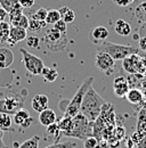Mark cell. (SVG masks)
<instances>
[{
  "label": "cell",
  "instance_id": "32",
  "mask_svg": "<svg viewBox=\"0 0 146 148\" xmlns=\"http://www.w3.org/2000/svg\"><path fill=\"white\" fill-rule=\"evenodd\" d=\"M98 145V140L95 136H91L89 138H87L86 140H83V147L85 148H96Z\"/></svg>",
  "mask_w": 146,
  "mask_h": 148
},
{
  "label": "cell",
  "instance_id": "24",
  "mask_svg": "<svg viewBox=\"0 0 146 148\" xmlns=\"http://www.w3.org/2000/svg\"><path fill=\"white\" fill-rule=\"evenodd\" d=\"M47 23L46 22H40L33 18H29V30L31 32H39L41 31V29L46 27Z\"/></svg>",
  "mask_w": 146,
  "mask_h": 148
},
{
  "label": "cell",
  "instance_id": "11",
  "mask_svg": "<svg viewBox=\"0 0 146 148\" xmlns=\"http://www.w3.org/2000/svg\"><path fill=\"white\" fill-rule=\"evenodd\" d=\"M13 122L16 124V125H19L22 128H28L31 125L32 123V117L30 115V113L24 110V108H21L18 110L15 114H14V117H13Z\"/></svg>",
  "mask_w": 146,
  "mask_h": 148
},
{
  "label": "cell",
  "instance_id": "40",
  "mask_svg": "<svg viewBox=\"0 0 146 148\" xmlns=\"http://www.w3.org/2000/svg\"><path fill=\"white\" fill-rule=\"evenodd\" d=\"M3 131L0 129V148H8L6 146V144L3 143Z\"/></svg>",
  "mask_w": 146,
  "mask_h": 148
},
{
  "label": "cell",
  "instance_id": "37",
  "mask_svg": "<svg viewBox=\"0 0 146 148\" xmlns=\"http://www.w3.org/2000/svg\"><path fill=\"white\" fill-rule=\"evenodd\" d=\"M113 2L118 6H121V7H127L128 5L131 3L130 0H113Z\"/></svg>",
  "mask_w": 146,
  "mask_h": 148
},
{
  "label": "cell",
  "instance_id": "5",
  "mask_svg": "<svg viewBox=\"0 0 146 148\" xmlns=\"http://www.w3.org/2000/svg\"><path fill=\"white\" fill-rule=\"evenodd\" d=\"M45 45L50 51H63L67 45L66 33H61L55 27L48 29L45 33Z\"/></svg>",
  "mask_w": 146,
  "mask_h": 148
},
{
  "label": "cell",
  "instance_id": "35",
  "mask_svg": "<svg viewBox=\"0 0 146 148\" xmlns=\"http://www.w3.org/2000/svg\"><path fill=\"white\" fill-rule=\"evenodd\" d=\"M54 27L57 30V31H59L61 33H66V30H67V24L63 21V19H59L58 22H56L54 24Z\"/></svg>",
  "mask_w": 146,
  "mask_h": 148
},
{
  "label": "cell",
  "instance_id": "18",
  "mask_svg": "<svg viewBox=\"0 0 146 148\" xmlns=\"http://www.w3.org/2000/svg\"><path fill=\"white\" fill-rule=\"evenodd\" d=\"M13 119L10 114L7 113H0V129L2 131H9L12 130Z\"/></svg>",
  "mask_w": 146,
  "mask_h": 148
},
{
  "label": "cell",
  "instance_id": "23",
  "mask_svg": "<svg viewBox=\"0 0 146 148\" xmlns=\"http://www.w3.org/2000/svg\"><path fill=\"white\" fill-rule=\"evenodd\" d=\"M39 143H40V137L33 136L30 139H28L24 143H22L18 146V148H39Z\"/></svg>",
  "mask_w": 146,
  "mask_h": 148
},
{
  "label": "cell",
  "instance_id": "21",
  "mask_svg": "<svg viewBox=\"0 0 146 148\" xmlns=\"http://www.w3.org/2000/svg\"><path fill=\"white\" fill-rule=\"evenodd\" d=\"M0 7H2L9 14L15 8L21 7V5H19L18 0H0Z\"/></svg>",
  "mask_w": 146,
  "mask_h": 148
},
{
  "label": "cell",
  "instance_id": "20",
  "mask_svg": "<svg viewBox=\"0 0 146 148\" xmlns=\"http://www.w3.org/2000/svg\"><path fill=\"white\" fill-rule=\"evenodd\" d=\"M10 23L8 22H0V41L7 42L9 39V32H10Z\"/></svg>",
  "mask_w": 146,
  "mask_h": 148
},
{
  "label": "cell",
  "instance_id": "26",
  "mask_svg": "<svg viewBox=\"0 0 146 148\" xmlns=\"http://www.w3.org/2000/svg\"><path fill=\"white\" fill-rule=\"evenodd\" d=\"M71 123H72V117H69V116H63V119L57 122V125H58V129L62 133L66 132L67 130L70 129L71 127Z\"/></svg>",
  "mask_w": 146,
  "mask_h": 148
},
{
  "label": "cell",
  "instance_id": "34",
  "mask_svg": "<svg viewBox=\"0 0 146 148\" xmlns=\"http://www.w3.org/2000/svg\"><path fill=\"white\" fill-rule=\"evenodd\" d=\"M47 133L49 134V136H54L56 137L57 139L59 138V133H62L59 129H58V125H57V122L54 123V124H52V125H49V127H47Z\"/></svg>",
  "mask_w": 146,
  "mask_h": 148
},
{
  "label": "cell",
  "instance_id": "36",
  "mask_svg": "<svg viewBox=\"0 0 146 148\" xmlns=\"http://www.w3.org/2000/svg\"><path fill=\"white\" fill-rule=\"evenodd\" d=\"M18 2L23 8H31L32 6H34L36 0H18Z\"/></svg>",
  "mask_w": 146,
  "mask_h": 148
},
{
  "label": "cell",
  "instance_id": "30",
  "mask_svg": "<svg viewBox=\"0 0 146 148\" xmlns=\"http://www.w3.org/2000/svg\"><path fill=\"white\" fill-rule=\"evenodd\" d=\"M26 45L31 49H38L40 47V39L36 36H29L26 38Z\"/></svg>",
  "mask_w": 146,
  "mask_h": 148
},
{
  "label": "cell",
  "instance_id": "33",
  "mask_svg": "<svg viewBox=\"0 0 146 148\" xmlns=\"http://www.w3.org/2000/svg\"><path fill=\"white\" fill-rule=\"evenodd\" d=\"M61 19H63L66 24L72 23L73 21L75 19V14H74V12H73V10L69 9V10H67V12H65L63 15H61Z\"/></svg>",
  "mask_w": 146,
  "mask_h": 148
},
{
  "label": "cell",
  "instance_id": "8",
  "mask_svg": "<svg viewBox=\"0 0 146 148\" xmlns=\"http://www.w3.org/2000/svg\"><path fill=\"white\" fill-rule=\"evenodd\" d=\"M95 65L96 67L101 71L106 74H110L115 66V60L107 54L104 51H97V54L95 56Z\"/></svg>",
  "mask_w": 146,
  "mask_h": 148
},
{
  "label": "cell",
  "instance_id": "19",
  "mask_svg": "<svg viewBox=\"0 0 146 148\" xmlns=\"http://www.w3.org/2000/svg\"><path fill=\"white\" fill-rule=\"evenodd\" d=\"M41 75L43 76L45 81H47V82H54L55 80L58 77V72H57V70L55 67L45 66V69L42 70Z\"/></svg>",
  "mask_w": 146,
  "mask_h": 148
},
{
  "label": "cell",
  "instance_id": "15",
  "mask_svg": "<svg viewBox=\"0 0 146 148\" xmlns=\"http://www.w3.org/2000/svg\"><path fill=\"white\" fill-rule=\"evenodd\" d=\"M56 120H57L56 113L50 108H47L41 113H39V122H40L41 125H43L46 128L56 123Z\"/></svg>",
  "mask_w": 146,
  "mask_h": 148
},
{
  "label": "cell",
  "instance_id": "31",
  "mask_svg": "<svg viewBox=\"0 0 146 148\" xmlns=\"http://www.w3.org/2000/svg\"><path fill=\"white\" fill-rule=\"evenodd\" d=\"M137 131L146 132V116H144V111L139 114L138 122H137Z\"/></svg>",
  "mask_w": 146,
  "mask_h": 148
},
{
  "label": "cell",
  "instance_id": "13",
  "mask_svg": "<svg viewBox=\"0 0 146 148\" xmlns=\"http://www.w3.org/2000/svg\"><path fill=\"white\" fill-rule=\"evenodd\" d=\"M48 104H49V99L43 93H38L31 100V106H32L33 111L38 112V113H41L42 111L47 110Z\"/></svg>",
  "mask_w": 146,
  "mask_h": 148
},
{
  "label": "cell",
  "instance_id": "3",
  "mask_svg": "<svg viewBox=\"0 0 146 148\" xmlns=\"http://www.w3.org/2000/svg\"><path fill=\"white\" fill-rule=\"evenodd\" d=\"M99 51L107 53L114 60H123L130 55L139 54V49L134 47V46H126V45H119L114 42H109L104 41L99 48Z\"/></svg>",
  "mask_w": 146,
  "mask_h": 148
},
{
  "label": "cell",
  "instance_id": "7",
  "mask_svg": "<svg viewBox=\"0 0 146 148\" xmlns=\"http://www.w3.org/2000/svg\"><path fill=\"white\" fill-rule=\"evenodd\" d=\"M24 107V101L19 96H7L0 98V113L14 115L18 110Z\"/></svg>",
  "mask_w": 146,
  "mask_h": 148
},
{
  "label": "cell",
  "instance_id": "16",
  "mask_svg": "<svg viewBox=\"0 0 146 148\" xmlns=\"http://www.w3.org/2000/svg\"><path fill=\"white\" fill-rule=\"evenodd\" d=\"M114 31L122 37H128L131 33V25L125 19H118L114 24Z\"/></svg>",
  "mask_w": 146,
  "mask_h": 148
},
{
  "label": "cell",
  "instance_id": "25",
  "mask_svg": "<svg viewBox=\"0 0 146 148\" xmlns=\"http://www.w3.org/2000/svg\"><path fill=\"white\" fill-rule=\"evenodd\" d=\"M61 19V14L58 12V9H49L48 10V14H47V17H46V23L47 24H50V25H54L56 22H58Z\"/></svg>",
  "mask_w": 146,
  "mask_h": 148
},
{
  "label": "cell",
  "instance_id": "14",
  "mask_svg": "<svg viewBox=\"0 0 146 148\" xmlns=\"http://www.w3.org/2000/svg\"><path fill=\"white\" fill-rule=\"evenodd\" d=\"M14 63V54L9 48H0V69H8Z\"/></svg>",
  "mask_w": 146,
  "mask_h": 148
},
{
  "label": "cell",
  "instance_id": "10",
  "mask_svg": "<svg viewBox=\"0 0 146 148\" xmlns=\"http://www.w3.org/2000/svg\"><path fill=\"white\" fill-rule=\"evenodd\" d=\"M109 30L105 26H95L92 27L89 32V39L92 43L95 45H102L104 41H106V39L109 38Z\"/></svg>",
  "mask_w": 146,
  "mask_h": 148
},
{
  "label": "cell",
  "instance_id": "4",
  "mask_svg": "<svg viewBox=\"0 0 146 148\" xmlns=\"http://www.w3.org/2000/svg\"><path fill=\"white\" fill-rule=\"evenodd\" d=\"M94 77L89 76L87 77L78 88V90L73 95L72 99L69 103V106L66 108V111L64 112V116H69V117H74L75 115H78L80 113V108H81V104H82V99L85 97V95L87 92V90L89 89L91 84H92Z\"/></svg>",
  "mask_w": 146,
  "mask_h": 148
},
{
  "label": "cell",
  "instance_id": "22",
  "mask_svg": "<svg viewBox=\"0 0 146 148\" xmlns=\"http://www.w3.org/2000/svg\"><path fill=\"white\" fill-rule=\"evenodd\" d=\"M10 25H12V26H17V27H22V29L28 30V29H29V17L23 14V15H21L18 18L12 21V22H10Z\"/></svg>",
  "mask_w": 146,
  "mask_h": 148
},
{
  "label": "cell",
  "instance_id": "1",
  "mask_svg": "<svg viewBox=\"0 0 146 148\" xmlns=\"http://www.w3.org/2000/svg\"><path fill=\"white\" fill-rule=\"evenodd\" d=\"M105 105H106L105 100L94 89V87L90 86L85 95L83 99H82L80 113L85 117H87L89 121L95 122L99 117V115L102 114L103 107Z\"/></svg>",
  "mask_w": 146,
  "mask_h": 148
},
{
  "label": "cell",
  "instance_id": "17",
  "mask_svg": "<svg viewBox=\"0 0 146 148\" xmlns=\"http://www.w3.org/2000/svg\"><path fill=\"white\" fill-rule=\"evenodd\" d=\"M126 99L130 104H140L143 101V93L138 89H130L126 95Z\"/></svg>",
  "mask_w": 146,
  "mask_h": 148
},
{
  "label": "cell",
  "instance_id": "29",
  "mask_svg": "<svg viewBox=\"0 0 146 148\" xmlns=\"http://www.w3.org/2000/svg\"><path fill=\"white\" fill-rule=\"evenodd\" d=\"M76 147H78V145L74 141L67 140V141H64V143H54L53 145L47 146V147L45 148H76Z\"/></svg>",
  "mask_w": 146,
  "mask_h": 148
},
{
  "label": "cell",
  "instance_id": "12",
  "mask_svg": "<svg viewBox=\"0 0 146 148\" xmlns=\"http://www.w3.org/2000/svg\"><path fill=\"white\" fill-rule=\"evenodd\" d=\"M26 38H28V31L25 29L17 27V26H10L9 39H8L7 42L10 43V46H14L17 42L26 40Z\"/></svg>",
  "mask_w": 146,
  "mask_h": 148
},
{
  "label": "cell",
  "instance_id": "6",
  "mask_svg": "<svg viewBox=\"0 0 146 148\" xmlns=\"http://www.w3.org/2000/svg\"><path fill=\"white\" fill-rule=\"evenodd\" d=\"M21 54H22V62L24 64V67L26 69V71L32 75H41L42 70L45 69V64L42 62L41 58H39L38 56L33 55L31 53H29L26 49L21 48L19 49Z\"/></svg>",
  "mask_w": 146,
  "mask_h": 148
},
{
  "label": "cell",
  "instance_id": "28",
  "mask_svg": "<svg viewBox=\"0 0 146 148\" xmlns=\"http://www.w3.org/2000/svg\"><path fill=\"white\" fill-rule=\"evenodd\" d=\"M132 136L137 137V148H146V132H142V131H136Z\"/></svg>",
  "mask_w": 146,
  "mask_h": 148
},
{
  "label": "cell",
  "instance_id": "38",
  "mask_svg": "<svg viewBox=\"0 0 146 148\" xmlns=\"http://www.w3.org/2000/svg\"><path fill=\"white\" fill-rule=\"evenodd\" d=\"M139 49L146 53V36L139 39Z\"/></svg>",
  "mask_w": 146,
  "mask_h": 148
},
{
  "label": "cell",
  "instance_id": "2",
  "mask_svg": "<svg viewBox=\"0 0 146 148\" xmlns=\"http://www.w3.org/2000/svg\"><path fill=\"white\" fill-rule=\"evenodd\" d=\"M94 123L85 117L81 113L72 117V123L70 129L63 134L69 138H76L80 140H86L91 136H94Z\"/></svg>",
  "mask_w": 146,
  "mask_h": 148
},
{
  "label": "cell",
  "instance_id": "27",
  "mask_svg": "<svg viewBox=\"0 0 146 148\" xmlns=\"http://www.w3.org/2000/svg\"><path fill=\"white\" fill-rule=\"evenodd\" d=\"M47 14H48V9H46V8H39L38 10H36V12L31 15V18L40 21V22H46Z\"/></svg>",
  "mask_w": 146,
  "mask_h": 148
},
{
  "label": "cell",
  "instance_id": "9",
  "mask_svg": "<svg viewBox=\"0 0 146 148\" xmlns=\"http://www.w3.org/2000/svg\"><path fill=\"white\" fill-rule=\"evenodd\" d=\"M130 90L128 79L125 76H116L113 81V91L119 98H126V95Z\"/></svg>",
  "mask_w": 146,
  "mask_h": 148
},
{
  "label": "cell",
  "instance_id": "39",
  "mask_svg": "<svg viewBox=\"0 0 146 148\" xmlns=\"http://www.w3.org/2000/svg\"><path fill=\"white\" fill-rule=\"evenodd\" d=\"M7 17H8V13L2 7H0V22H5Z\"/></svg>",
  "mask_w": 146,
  "mask_h": 148
}]
</instances>
